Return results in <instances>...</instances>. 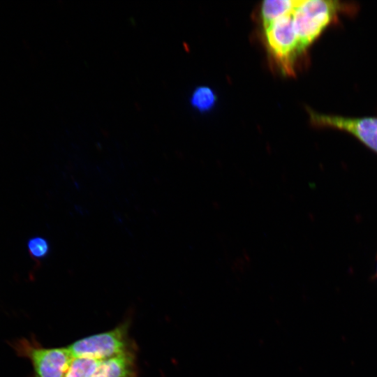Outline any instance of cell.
Segmentation results:
<instances>
[{
	"label": "cell",
	"instance_id": "5b68a950",
	"mask_svg": "<svg viewBox=\"0 0 377 377\" xmlns=\"http://www.w3.org/2000/svg\"><path fill=\"white\" fill-rule=\"evenodd\" d=\"M308 112L311 122L315 126L348 132L377 153V117H347L318 113L311 109Z\"/></svg>",
	"mask_w": 377,
	"mask_h": 377
},
{
	"label": "cell",
	"instance_id": "9c48e42d",
	"mask_svg": "<svg viewBox=\"0 0 377 377\" xmlns=\"http://www.w3.org/2000/svg\"><path fill=\"white\" fill-rule=\"evenodd\" d=\"M100 361L75 357L63 377H89L94 371Z\"/></svg>",
	"mask_w": 377,
	"mask_h": 377
},
{
	"label": "cell",
	"instance_id": "30bf717a",
	"mask_svg": "<svg viewBox=\"0 0 377 377\" xmlns=\"http://www.w3.org/2000/svg\"><path fill=\"white\" fill-rule=\"evenodd\" d=\"M27 248L29 256L36 260H41L46 258L50 250L48 240L40 236L29 238L27 243Z\"/></svg>",
	"mask_w": 377,
	"mask_h": 377
},
{
	"label": "cell",
	"instance_id": "7a4b0ae2",
	"mask_svg": "<svg viewBox=\"0 0 377 377\" xmlns=\"http://www.w3.org/2000/svg\"><path fill=\"white\" fill-rule=\"evenodd\" d=\"M128 321L114 328L77 340L67 348L73 358L103 360L129 351L136 350V346L129 336Z\"/></svg>",
	"mask_w": 377,
	"mask_h": 377
},
{
	"label": "cell",
	"instance_id": "8992f818",
	"mask_svg": "<svg viewBox=\"0 0 377 377\" xmlns=\"http://www.w3.org/2000/svg\"><path fill=\"white\" fill-rule=\"evenodd\" d=\"M89 377H138L136 350L101 360Z\"/></svg>",
	"mask_w": 377,
	"mask_h": 377
},
{
	"label": "cell",
	"instance_id": "52a82bcc",
	"mask_svg": "<svg viewBox=\"0 0 377 377\" xmlns=\"http://www.w3.org/2000/svg\"><path fill=\"white\" fill-rule=\"evenodd\" d=\"M299 0H266L259 8V19L263 27L272 21L291 15Z\"/></svg>",
	"mask_w": 377,
	"mask_h": 377
},
{
	"label": "cell",
	"instance_id": "6da1fadb",
	"mask_svg": "<svg viewBox=\"0 0 377 377\" xmlns=\"http://www.w3.org/2000/svg\"><path fill=\"white\" fill-rule=\"evenodd\" d=\"M354 4L332 0H299L292 14L302 54L340 13L354 12Z\"/></svg>",
	"mask_w": 377,
	"mask_h": 377
},
{
	"label": "cell",
	"instance_id": "277c9868",
	"mask_svg": "<svg viewBox=\"0 0 377 377\" xmlns=\"http://www.w3.org/2000/svg\"><path fill=\"white\" fill-rule=\"evenodd\" d=\"M292 14L279 17L263 27L265 41L269 54L282 73L288 76L295 75V64L299 56L302 55Z\"/></svg>",
	"mask_w": 377,
	"mask_h": 377
},
{
	"label": "cell",
	"instance_id": "ba28073f",
	"mask_svg": "<svg viewBox=\"0 0 377 377\" xmlns=\"http://www.w3.org/2000/svg\"><path fill=\"white\" fill-rule=\"evenodd\" d=\"M189 102L193 109L201 113L211 111L216 105L217 96L213 89L207 85L197 87L193 91Z\"/></svg>",
	"mask_w": 377,
	"mask_h": 377
},
{
	"label": "cell",
	"instance_id": "3957f363",
	"mask_svg": "<svg viewBox=\"0 0 377 377\" xmlns=\"http://www.w3.org/2000/svg\"><path fill=\"white\" fill-rule=\"evenodd\" d=\"M9 344L17 356L29 360L32 377H63L73 360L67 347L46 348L35 338H18Z\"/></svg>",
	"mask_w": 377,
	"mask_h": 377
}]
</instances>
